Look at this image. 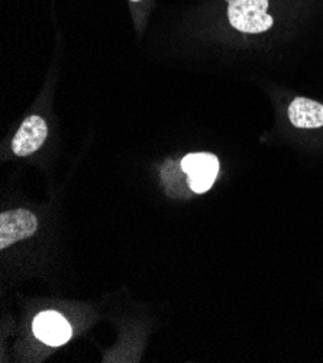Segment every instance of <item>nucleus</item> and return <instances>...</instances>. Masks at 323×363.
<instances>
[{
	"label": "nucleus",
	"mask_w": 323,
	"mask_h": 363,
	"mask_svg": "<svg viewBox=\"0 0 323 363\" xmlns=\"http://www.w3.org/2000/svg\"><path fill=\"white\" fill-rule=\"evenodd\" d=\"M231 25L245 33L268 30L274 21L267 13L268 0H226Z\"/></svg>",
	"instance_id": "f257e3e1"
},
{
	"label": "nucleus",
	"mask_w": 323,
	"mask_h": 363,
	"mask_svg": "<svg viewBox=\"0 0 323 363\" xmlns=\"http://www.w3.org/2000/svg\"><path fill=\"white\" fill-rule=\"evenodd\" d=\"M38 229V220L29 210L18 208L0 216V249L31 238Z\"/></svg>",
	"instance_id": "f03ea898"
},
{
	"label": "nucleus",
	"mask_w": 323,
	"mask_h": 363,
	"mask_svg": "<svg viewBox=\"0 0 323 363\" xmlns=\"http://www.w3.org/2000/svg\"><path fill=\"white\" fill-rule=\"evenodd\" d=\"M48 135L47 123L40 116H29L18 129L13 140L12 151L18 157H28L37 152Z\"/></svg>",
	"instance_id": "7ed1b4c3"
},
{
	"label": "nucleus",
	"mask_w": 323,
	"mask_h": 363,
	"mask_svg": "<svg viewBox=\"0 0 323 363\" xmlns=\"http://www.w3.org/2000/svg\"><path fill=\"white\" fill-rule=\"evenodd\" d=\"M32 329L33 335L48 346H61L71 337V325L55 311L38 314L32 323Z\"/></svg>",
	"instance_id": "20e7f679"
},
{
	"label": "nucleus",
	"mask_w": 323,
	"mask_h": 363,
	"mask_svg": "<svg viewBox=\"0 0 323 363\" xmlns=\"http://www.w3.org/2000/svg\"><path fill=\"white\" fill-rule=\"evenodd\" d=\"M289 119L300 129L322 128L323 104L306 97H296L289 106Z\"/></svg>",
	"instance_id": "39448f33"
},
{
	"label": "nucleus",
	"mask_w": 323,
	"mask_h": 363,
	"mask_svg": "<svg viewBox=\"0 0 323 363\" xmlns=\"http://www.w3.org/2000/svg\"><path fill=\"white\" fill-rule=\"evenodd\" d=\"M182 168L186 174H214L219 172V161L212 154H189L182 161Z\"/></svg>",
	"instance_id": "423d86ee"
},
{
	"label": "nucleus",
	"mask_w": 323,
	"mask_h": 363,
	"mask_svg": "<svg viewBox=\"0 0 323 363\" xmlns=\"http://www.w3.org/2000/svg\"><path fill=\"white\" fill-rule=\"evenodd\" d=\"M218 175L214 174H189L187 179H189V186L190 189L197 193H206L214 183V179H217Z\"/></svg>",
	"instance_id": "0eeeda50"
},
{
	"label": "nucleus",
	"mask_w": 323,
	"mask_h": 363,
	"mask_svg": "<svg viewBox=\"0 0 323 363\" xmlns=\"http://www.w3.org/2000/svg\"><path fill=\"white\" fill-rule=\"evenodd\" d=\"M133 2H138V0H133Z\"/></svg>",
	"instance_id": "6e6552de"
}]
</instances>
